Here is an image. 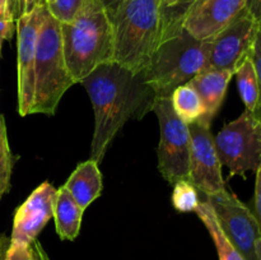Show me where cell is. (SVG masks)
Listing matches in <instances>:
<instances>
[{
  "mask_svg": "<svg viewBox=\"0 0 261 260\" xmlns=\"http://www.w3.org/2000/svg\"><path fill=\"white\" fill-rule=\"evenodd\" d=\"M170 98L177 116L188 125L200 120H206L205 106L198 92L189 83L178 86L172 92Z\"/></svg>",
  "mask_w": 261,
  "mask_h": 260,
  "instance_id": "cell-18",
  "label": "cell"
},
{
  "mask_svg": "<svg viewBox=\"0 0 261 260\" xmlns=\"http://www.w3.org/2000/svg\"><path fill=\"white\" fill-rule=\"evenodd\" d=\"M152 111L160 122L158 170L167 183L190 180L191 138L189 125L177 116L170 97L155 99Z\"/></svg>",
  "mask_w": 261,
  "mask_h": 260,
  "instance_id": "cell-6",
  "label": "cell"
},
{
  "mask_svg": "<svg viewBox=\"0 0 261 260\" xmlns=\"http://www.w3.org/2000/svg\"><path fill=\"white\" fill-rule=\"evenodd\" d=\"M15 31V20L9 14L0 12V41L10 40Z\"/></svg>",
  "mask_w": 261,
  "mask_h": 260,
  "instance_id": "cell-26",
  "label": "cell"
},
{
  "mask_svg": "<svg viewBox=\"0 0 261 260\" xmlns=\"http://www.w3.org/2000/svg\"><path fill=\"white\" fill-rule=\"evenodd\" d=\"M221 165L229 168V177H246L256 172L261 163V121L252 112L245 111L222 127L214 138Z\"/></svg>",
  "mask_w": 261,
  "mask_h": 260,
  "instance_id": "cell-7",
  "label": "cell"
},
{
  "mask_svg": "<svg viewBox=\"0 0 261 260\" xmlns=\"http://www.w3.org/2000/svg\"><path fill=\"white\" fill-rule=\"evenodd\" d=\"M64 186L82 211H86L102 193V173L98 163L92 158L79 163Z\"/></svg>",
  "mask_w": 261,
  "mask_h": 260,
  "instance_id": "cell-15",
  "label": "cell"
},
{
  "mask_svg": "<svg viewBox=\"0 0 261 260\" xmlns=\"http://www.w3.org/2000/svg\"><path fill=\"white\" fill-rule=\"evenodd\" d=\"M204 2H205V0H198V2H196V3H195V4H194V7H193V8H191L190 13H191V12H193V10H194V9H195V8H196V7H199V5H200V4H201V3H204ZM190 13H189V14H190Z\"/></svg>",
  "mask_w": 261,
  "mask_h": 260,
  "instance_id": "cell-35",
  "label": "cell"
},
{
  "mask_svg": "<svg viewBox=\"0 0 261 260\" xmlns=\"http://www.w3.org/2000/svg\"><path fill=\"white\" fill-rule=\"evenodd\" d=\"M0 117H2V115H0Z\"/></svg>",
  "mask_w": 261,
  "mask_h": 260,
  "instance_id": "cell-38",
  "label": "cell"
},
{
  "mask_svg": "<svg viewBox=\"0 0 261 260\" xmlns=\"http://www.w3.org/2000/svg\"><path fill=\"white\" fill-rule=\"evenodd\" d=\"M0 12L9 14L17 22V0H0Z\"/></svg>",
  "mask_w": 261,
  "mask_h": 260,
  "instance_id": "cell-29",
  "label": "cell"
},
{
  "mask_svg": "<svg viewBox=\"0 0 261 260\" xmlns=\"http://www.w3.org/2000/svg\"><path fill=\"white\" fill-rule=\"evenodd\" d=\"M45 2H46V5H47V4H51V3H53L54 0H45Z\"/></svg>",
  "mask_w": 261,
  "mask_h": 260,
  "instance_id": "cell-36",
  "label": "cell"
},
{
  "mask_svg": "<svg viewBox=\"0 0 261 260\" xmlns=\"http://www.w3.org/2000/svg\"><path fill=\"white\" fill-rule=\"evenodd\" d=\"M60 30L66 65L75 83L97 66L114 61L112 22L101 0H83L74 19L60 23Z\"/></svg>",
  "mask_w": 261,
  "mask_h": 260,
  "instance_id": "cell-2",
  "label": "cell"
},
{
  "mask_svg": "<svg viewBox=\"0 0 261 260\" xmlns=\"http://www.w3.org/2000/svg\"><path fill=\"white\" fill-rule=\"evenodd\" d=\"M56 190L48 181L32 191L24 203L15 211L10 241L31 245L43 227L54 218Z\"/></svg>",
  "mask_w": 261,
  "mask_h": 260,
  "instance_id": "cell-12",
  "label": "cell"
},
{
  "mask_svg": "<svg viewBox=\"0 0 261 260\" xmlns=\"http://www.w3.org/2000/svg\"><path fill=\"white\" fill-rule=\"evenodd\" d=\"M111 22L115 63L144 71L161 38L162 0H121Z\"/></svg>",
  "mask_w": 261,
  "mask_h": 260,
  "instance_id": "cell-3",
  "label": "cell"
},
{
  "mask_svg": "<svg viewBox=\"0 0 261 260\" xmlns=\"http://www.w3.org/2000/svg\"><path fill=\"white\" fill-rule=\"evenodd\" d=\"M209 40L200 41L185 28L161 38L144 70L145 81L157 98L171 97L181 84L205 69Z\"/></svg>",
  "mask_w": 261,
  "mask_h": 260,
  "instance_id": "cell-4",
  "label": "cell"
},
{
  "mask_svg": "<svg viewBox=\"0 0 261 260\" xmlns=\"http://www.w3.org/2000/svg\"><path fill=\"white\" fill-rule=\"evenodd\" d=\"M9 149V143H8V137H7V127H5V121L4 117H0V160L4 158L5 155L10 154Z\"/></svg>",
  "mask_w": 261,
  "mask_h": 260,
  "instance_id": "cell-28",
  "label": "cell"
},
{
  "mask_svg": "<svg viewBox=\"0 0 261 260\" xmlns=\"http://www.w3.org/2000/svg\"><path fill=\"white\" fill-rule=\"evenodd\" d=\"M14 160L15 157H13L12 153L0 160V198L9 189L10 176H12Z\"/></svg>",
  "mask_w": 261,
  "mask_h": 260,
  "instance_id": "cell-25",
  "label": "cell"
},
{
  "mask_svg": "<svg viewBox=\"0 0 261 260\" xmlns=\"http://www.w3.org/2000/svg\"><path fill=\"white\" fill-rule=\"evenodd\" d=\"M212 206L222 231L246 260L256 259V242L261 237V227L255 214L234 194L226 190L204 195Z\"/></svg>",
  "mask_w": 261,
  "mask_h": 260,
  "instance_id": "cell-8",
  "label": "cell"
},
{
  "mask_svg": "<svg viewBox=\"0 0 261 260\" xmlns=\"http://www.w3.org/2000/svg\"><path fill=\"white\" fill-rule=\"evenodd\" d=\"M47 10L46 5L35 8L15 22L18 59V112L20 116L31 115L35 94V61L37 37Z\"/></svg>",
  "mask_w": 261,
  "mask_h": 260,
  "instance_id": "cell-10",
  "label": "cell"
},
{
  "mask_svg": "<svg viewBox=\"0 0 261 260\" xmlns=\"http://www.w3.org/2000/svg\"><path fill=\"white\" fill-rule=\"evenodd\" d=\"M2 43L3 42H2V41H0V54H2Z\"/></svg>",
  "mask_w": 261,
  "mask_h": 260,
  "instance_id": "cell-37",
  "label": "cell"
},
{
  "mask_svg": "<svg viewBox=\"0 0 261 260\" xmlns=\"http://www.w3.org/2000/svg\"><path fill=\"white\" fill-rule=\"evenodd\" d=\"M198 0H177L168 8H162V28L161 38L173 35L182 30V24ZM160 38V40H161ZM160 42V41H158Z\"/></svg>",
  "mask_w": 261,
  "mask_h": 260,
  "instance_id": "cell-20",
  "label": "cell"
},
{
  "mask_svg": "<svg viewBox=\"0 0 261 260\" xmlns=\"http://www.w3.org/2000/svg\"><path fill=\"white\" fill-rule=\"evenodd\" d=\"M254 206L255 217L261 227V163L256 170V181H255V194H254Z\"/></svg>",
  "mask_w": 261,
  "mask_h": 260,
  "instance_id": "cell-27",
  "label": "cell"
},
{
  "mask_svg": "<svg viewBox=\"0 0 261 260\" xmlns=\"http://www.w3.org/2000/svg\"><path fill=\"white\" fill-rule=\"evenodd\" d=\"M199 203H200L199 191L191 184L190 180H180L175 183L172 193V204L176 211L181 212V213L195 212Z\"/></svg>",
  "mask_w": 261,
  "mask_h": 260,
  "instance_id": "cell-21",
  "label": "cell"
},
{
  "mask_svg": "<svg viewBox=\"0 0 261 260\" xmlns=\"http://www.w3.org/2000/svg\"><path fill=\"white\" fill-rule=\"evenodd\" d=\"M234 75L237 78V87H239L240 96H241L245 107H246L247 111L254 114L257 103H259L260 87L256 70H255L254 63H252L251 54L237 68Z\"/></svg>",
  "mask_w": 261,
  "mask_h": 260,
  "instance_id": "cell-19",
  "label": "cell"
},
{
  "mask_svg": "<svg viewBox=\"0 0 261 260\" xmlns=\"http://www.w3.org/2000/svg\"><path fill=\"white\" fill-rule=\"evenodd\" d=\"M251 59L252 63H254L255 70H256L260 87L259 103H257L256 110L254 111V115L261 121V19L259 22H256V31H255L254 42H252L251 47Z\"/></svg>",
  "mask_w": 261,
  "mask_h": 260,
  "instance_id": "cell-23",
  "label": "cell"
},
{
  "mask_svg": "<svg viewBox=\"0 0 261 260\" xmlns=\"http://www.w3.org/2000/svg\"><path fill=\"white\" fill-rule=\"evenodd\" d=\"M195 213L203 222L205 228L208 229L209 235H211L212 240L214 241L219 260H246L240 254L239 250L231 244V241L227 239V236L219 226L218 221H217L213 209L205 200H200L198 208L195 209Z\"/></svg>",
  "mask_w": 261,
  "mask_h": 260,
  "instance_id": "cell-17",
  "label": "cell"
},
{
  "mask_svg": "<svg viewBox=\"0 0 261 260\" xmlns=\"http://www.w3.org/2000/svg\"><path fill=\"white\" fill-rule=\"evenodd\" d=\"M83 212L65 186L58 189L54 204V219L56 232L61 240L73 241L76 239L81 232Z\"/></svg>",
  "mask_w": 261,
  "mask_h": 260,
  "instance_id": "cell-16",
  "label": "cell"
},
{
  "mask_svg": "<svg viewBox=\"0 0 261 260\" xmlns=\"http://www.w3.org/2000/svg\"><path fill=\"white\" fill-rule=\"evenodd\" d=\"M177 0H162V8H168L173 5Z\"/></svg>",
  "mask_w": 261,
  "mask_h": 260,
  "instance_id": "cell-34",
  "label": "cell"
},
{
  "mask_svg": "<svg viewBox=\"0 0 261 260\" xmlns=\"http://www.w3.org/2000/svg\"><path fill=\"white\" fill-rule=\"evenodd\" d=\"M255 31L256 20L245 8L226 28L209 38L205 69L236 73L242 61L251 54Z\"/></svg>",
  "mask_w": 261,
  "mask_h": 260,
  "instance_id": "cell-9",
  "label": "cell"
},
{
  "mask_svg": "<svg viewBox=\"0 0 261 260\" xmlns=\"http://www.w3.org/2000/svg\"><path fill=\"white\" fill-rule=\"evenodd\" d=\"M246 9L251 17L259 22L261 19V0H247Z\"/></svg>",
  "mask_w": 261,
  "mask_h": 260,
  "instance_id": "cell-30",
  "label": "cell"
},
{
  "mask_svg": "<svg viewBox=\"0 0 261 260\" xmlns=\"http://www.w3.org/2000/svg\"><path fill=\"white\" fill-rule=\"evenodd\" d=\"M246 5L247 0H205L186 17L182 27L198 40H209L226 28Z\"/></svg>",
  "mask_w": 261,
  "mask_h": 260,
  "instance_id": "cell-13",
  "label": "cell"
},
{
  "mask_svg": "<svg viewBox=\"0 0 261 260\" xmlns=\"http://www.w3.org/2000/svg\"><path fill=\"white\" fill-rule=\"evenodd\" d=\"M31 247H32V251H33V256H35V260H51L50 257H48L47 252L43 250L42 245L40 244V242L37 241V240H35V241L31 244Z\"/></svg>",
  "mask_w": 261,
  "mask_h": 260,
  "instance_id": "cell-31",
  "label": "cell"
},
{
  "mask_svg": "<svg viewBox=\"0 0 261 260\" xmlns=\"http://www.w3.org/2000/svg\"><path fill=\"white\" fill-rule=\"evenodd\" d=\"M211 124L212 121L208 120L189 124L191 138L190 181L203 195H212L226 188Z\"/></svg>",
  "mask_w": 261,
  "mask_h": 260,
  "instance_id": "cell-11",
  "label": "cell"
},
{
  "mask_svg": "<svg viewBox=\"0 0 261 260\" xmlns=\"http://www.w3.org/2000/svg\"><path fill=\"white\" fill-rule=\"evenodd\" d=\"M234 74L229 70L205 69L188 82L200 96L206 111V120L212 121L226 97L227 88Z\"/></svg>",
  "mask_w": 261,
  "mask_h": 260,
  "instance_id": "cell-14",
  "label": "cell"
},
{
  "mask_svg": "<svg viewBox=\"0 0 261 260\" xmlns=\"http://www.w3.org/2000/svg\"><path fill=\"white\" fill-rule=\"evenodd\" d=\"M255 250H256V259L261 260V237L259 240H257L256 247H255Z\"/></svg>",
  "mask_w": 261,
  "mask_h": 260,
  "instance_id": "cell-33",
  "label": "cell"
},
{
  "mask_svg": "<svg viewBox=\"0 0 261 260\" xmlns=\"http://www.w3.org/2000/svg\"><path fill=\"white\" fill-rule=\"evenodd\" d=\"M75 84L64 56L60 23L46 10L36 46L35 94L31 114L54 115L65 92Z\"/></svg>",
  "mask_w": 261,
  "mask_h": 260,
  "instance_id": "cell-5",
  "label": "cell"
},
{
  "mask_svg": "<svg viewBox=\"0 0 261 260\" xmlns=\"http://www.w3.org/2000/svg\"><path fill=\"white\" fill-rule=\"evenodd\" d=\"M102 4H103V7L106 8V10L109 12L110 14V18H111V15L114 14V12L116 10V8L119 7V4L121 3V0H101Z\"/></svg>",
  "mask_w": 261,
  "mask_h": 260,
  "instance_id": "cell-32",
  "label": "cell"
},
{
  "mask_svg": "<svg viewBox=\"0 0 261 260\" xmlns=\"http://www.w3.org/2000/svg\"><path fill=\"white\" fill-rule=\"evenodd\" d=\"M81 84L93 105L91 158L99 165L122 126L152 111L157 96L145 81L144 71L133 73L115 61L97 66Z\"/></svg>",
  "mask_w": 261,
  "mask_h": 260,
  "instance_id": "cell-1",
  "label": "cell"
},
{
  "mask_svg": "<svg viewBox=\"0 0 261 260\" xmlns=\"http://www.w3.org/2000/svg\"><path fill=\"white\" fill-rule=\"evenodd\" d=\"M83 0H54L47 4L48 13L60 23H69L79 12Z\"/></svg>",
  "mask_w": 261,
  "mask_h": 260,
  "instance_id": "cell-22",
  "label": "cell"
},
{
  "mask_svg": "<svg viewBox=\"0 0 261 260\" xmlns=\"http://www.w3.org/2000/svg\"><path fill=\"white\" fill-rule=\"evenodd\" d=\"M3 260H35L31 245L10 241Z\"/></svg>",
  "mask_w": 261,
  "mask_h": 260,
  "instance_id": "cell-24",
  "label": "cell"
}]
</instances>
